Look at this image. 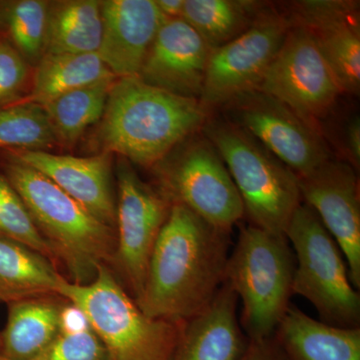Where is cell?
Here are the masks:
<instances>
[{
	"label": "cell",
	"mask_w": 360,
	"mask_h": 360,
	"mask_svg": "<svg viewBox=\"0 0 360 360\" xmlns=\"http://www.w3.org/2000/svg\"><path fill=\"white\" fill-rule=\"evenodd\" d=\"M231 245V231L172 205L149 259L139 309L177 323L200 314L224 285Z\"/></svg>",
	"instance_id": "cell-1"
},
{
	"label": "cell",
	"mask_w": 360,
	"mask_h": 360,
	"mask_svg": "<svg viewBox=\"0 0 360 360\" xmlns=\"http://www.w3.org/2000/svg\"><path fill=\"white\" fill-rule=\"evenodd\" d=\"M210 110L198 99L175 96L139 77L118 78L111 87L98 129L103 153L153 167L200 131Z\"/></svg>",
	"instance_id": "cell-2"
},
{
	"label": "cell",
	"mask_w": 360,
	"mask_h": 360,
	"mask_svg": "<svg viewBox=\"0 0 360 360\" xmlns=\"http://www.w3.org/2000/svg\"><path fill=\"white\" fill-rule=\"evenodd\" d=\"M4 176L25 203L56 259L65 264L72 283L94 281L99 266L112 259L115 229L27 165L7 160Z\"/></svg>",
	"instance_id": "cell-3"
},
{
	"label": "cell",
	"mask_w": 360,
	"mask_h": 360,
	"mask_svg": "<svg viewBox=\"0 0 360 360\" xmlns=\"http://www.w3.org/2000/svg\"><path fill=\"white\" fill-rule=\"evenodd\" d=\"M56 295L82 310L108 360H172L184 322L144 314L105 264L87 284L61 277Z\"/></svg>",
	"instance_id": "cell-4"
},
{
	"label": "cell",
	"mask_w": 360,
	"mask_h": 360,
	"mask_svg": "<svg viewBox=\"0 0 360 360\" xmlns=\"http://www.w3.org/2000/svg\"><path fill=\"white\" fill-rule=\"evenodd\" d=\"M295 269V252L285 234L252 224L241 226L229 253L224 283L243 304L239 322L248 340L276 335L291 304Z\"/></svg>",
	"instance_id": "cell-5"
},
{
	"label": "cell",
	"mask_w": 360,
	"mask_h": 360,
	"mask_svg": "<svg viewBox=\"0 0 360 360\" xmlns=\"http://www.w3.org/2000/svg\"><path fill=\"white\" fill-rule=\"evenodd\" d=\"M201 132L224 160L250 224L285 234L293 213L302 203L297 175L224 118H208Z\"/></svg>",
	"instance_id": "cell-6"
},
{
	"label": "cell",
	"mask_w": 360,
	"mask_h": 360,
	"mask_svg": "<svg viewBox=\"0 0 360 360\" xmlns=\"http://www.w3.org/2000/svg\"><path fill=\"white\" fill-rule=\"evenodd\" d=\"M296 259L293 295L309 300L321 321L338 328H360V295L333 236L309 205L302 203L285 231Z\"/></svg>",
	"instance_id": "cell-7"
},
{
	"label": "cell",
	"mask_w": 360,
	"mask_h": 360,
	"mask_svg": "<svg viewBox=\"0 0 360 360\" xmlns=\"http://www.w3.org/2000/svg\"><path fill=\"white\" fill-rule=\"evenodd\" d=\"M198 132L153 167L160 193L172 205L184 206L212 226L231 231L245 217V207L219 151Z\"/></svg>",
	"instance_id": "cell-8"
},
{
	"label": "cell",
	"mask_w": 360,
	"mask_h": 360,
	"mask_svg": "<svg viewBox=\"0 0 360 360\" xmlns=\"http://www.w3.org/2000/svg\"><path fill=\"white\" fill-rule=\"evenodd\" d=\"M221 108L224 120L250 134L298 177L333 158L321 131L262 90L239 94Z\"/></svg>",
	"instance_id": "cell-9"
},
{
	"label": "cell",
	"mask_w": 360,
	"mask_h": 360,
	"mask_svg": "<svg viewBox=\"0 0 360 360\" xmlns=\"http://www.w3.org/2000/svg\"><path fill=\"white\" fill-rule=\"evenodd\" d=\"M257 89L278 99L319 131V120L328 116L343 94L311 37L291 25Z\"/></svg>",
	"instance_id": "cell-10"
},
{
	"label": "cell",
	"mask_w": 360,
	"mask_h": 360,
	"mask_svg": "<svg viewBox=\"0 0 360 360\" xmlns=\"http://www.w3.org/2000/svg\"><path fill=\"white\" fill-rule=\"evenodd\" d=\"M116 177L117 232L111 260L137 302L143 291L156 239L172 205L160 191L144 182L125 158L118 162Z\"/></svg>",
	"instance_id": "cell-11"
},
{
	"label": "cell",
	"mask_w": 360,
	"mask_h": 360,
	"mask_svg": "<svg viewBox=\"0 0 360 360\" xmlns=\"http://www.w3.org/2000/svg\"><path fill=\"white\" fill-rule=\"evenodd\" d=\"M290 28L285 14L267 4L246 32L212 49L200 103L207 110L221 108L239 94L257 89Z\"/></svg>",
	"instance_id": "cell-12"
},
{
	"label": "cell",
	"mask_w": 360,
	"mask_h": 360,
	"mask_svg": "<svg viewBox=\"0 0 360 360\" xmlns=\"http://www.w3.org/2000/svg\"><path fill=\"white\" fill-rule=\"evenodd\" d=\"M302 202L309 205L347 262L352 285L360 288V194L356 169L331 158L298 177Z\"/></svg>",
	"instance_id": "cell-13"
},
{
	"label": "cell",
	"mask_w": 360,
	"mask_h": 360,
	"mask_svg": "<svg viewBox=\"0 0 360 360\" xmlns=\"http://www.w3.org/2000/svg\"><path fill=\"white\" fill-rule=\"evenodd\" d=\"M291 25L303 28L319 47L338 78L343 94L360 89L359 2L302 0L284 13Z\"/></svg>",
	"instance_id": "cell-14"
},
{
	"label": "cell",
	"mask_w": 360,
	"mask_h": 360,
	"mask_svg": "<svg viewBox=\"0 0 360 360\" xmlns=\"http://www.w3.org/2000/svg\"><path fill=\"white\" fill-rule=\"evenodd\" d=\"M210 52L184 18H165L137 77L175 96L200 101Z\"/></svg>",
	"instance_id": "cell-15"
},
{
	"label": "cell",
	"mask_w": 360,
	"mask_h": 360,
	"mask_svg": "<svg viewBox=\"0 0 360 360\" xmlns=\"http://www.w3.org/2000/svg\"><path fill=\"white\" fill-rule=\"evenodd\" d=\"M4 153L7 160L22 163L44 174L94 217L115 229L116 202L111 186L110 153L77 158L45 150Z\"/></svg>",
	"instance_id": "cell-16"
},
{
	"label": "cell",
	"mask_w": 360,
	"mask_h": 360,
	"mask_svg": "<svg viewBox=\"0 0 360 360\" xmlns=\"http://www.w3.org/2000/svg\"><path fill=\"white\" fill-rule=\"evenodd\" d=\"M103 35L98 56L116 78L139 77L165 20L155 0L101 1Z\"/></svg>",
	"instance_id": "cell-17"
},
{
	"label": "cell",
	"mask_w": 360,
	"mask_h": 360,
	"mask_svg": "<svg viewBox=\"0 0 360 360\" xmlns=\"http://www.w3.org/2000/svg\"><path fill=\"white\" fill-rule=\"evenodd\" d=\"M238 297L226 283L200 314L182 324L172 360H239L250 340L238 316Z\"/></svg>",
	"instance_id": "cell-18"
},
{
	"label": "cell",
	"mask_w": 360,
	"mask_h": 360,
	"mask_svg": "<svg viewBox=\"0 0 360 360\" xmlns=\"http://www.w3.org/2000/svg\"><path fill=\"white\" fill-rule=\"evenodd\" d=\"M291 360H360V328H338L291 304L276 331Z\"/></svg>",
	"instance_id": "cell-19"
},
{
	"label": "cell",
	"mask_w": 360,
	"mask_h": 360,
	"mask_svg": "<svg viewBox=\"0 0 360 360\" xmlns=\"http://www.w3.org/2000/svg\"><path fill=\"white\" fill-rule=\"evenodd\" d=\"M65 304L53 295L7 304L6 328L0 333V357L32 360L39 356L58 335Z\"/></svg>",
	"instance_id": "cell-20"
},
{
	"label": "cell",
	"mask_w": 360,
	"mask_h": 360,
	"mask_svg": "<svg viewBox=\"0 0 360 360\" xmlns=\"http://www.w3.org/2000/svg\"><path fill=\"white\" fill-rule=\"evenodd\" d=\"M61 277L49 257L0 234V303L58 295Z\"/></svg>",
	"instance_id": "cell-21"
},
{
	"label": "cell",
	"mask_w": 360,
	"mask_h": 360,
	"mask_svg": "<svg viewBox=\"0 0 360 360\" xmlns=\"http://www.w3.org/2000/svg\"><path fill=\"white\" fill-rule=\"evenodd\" d=\"M101 35V1L65 0L49 2L44 54L97 52Z\"/></svg>",
	"instance_id": "cell-22"
},
{
	"label": "cell",
	"mask_w": 360,
	"mask_h": 360,
	"mask_svg": "<svg viewBox=\"0 0 360 360\" xmlns=\"http://www.w3.org/2000/svg\"><path fill=\"white\" fill-rule=\"evenodd\" d=\"M115 78L97 52L44 54L37 63L32 94L25 101L44 105L68 92Z\"/></svg>",
	"instance_id": "cell-23"
},
{
	"label": "cell",
	"mask_w": 360,
	"mask_h": 360,
	"mask_svg": "<svg viewBox=\"0 0 360 360\" xmlns=\"http://www.w3.org/2000/svg\"><path fill=\"white\" fill-rule=\"evenodd\" d=\"M266 6L255 0H184L181 18L212 51L246 32Z\"/></svg>",
	"instance_id": "cell-24"
},
{
	"label": "cell",
	"mask_w": 360,
	"mask_h": 360,
	"mask_svg": "<svg viewBox=\"0 0 360 360\" xmlns=\"http://www.w3.org/2000/svg\"><path fill=\"white\" fill-rule=\"evenodd\" d=\"M115 80H104L73 90L42 105L58 141L75 143L90 125L103 118Z\"/></svg>",
	"instance_id": "cell-25"
},
{
	"label": "cell",
	"mask_w": 360,
	"mask_h": 360,
	"mask_svg": "<svg viewBox=\"0 0 360 360\" xmlns=\"http://www.w3.org/2000/svg\"><path fill=\"white\" fill-rule=\"evenodd\" d=\"M49 2L41 0L0 1V39L25 59L39 63L44 54Z\"/></svg>",
	"instance_id": "cell-26"
},
{
	"label": "cell",
	"mask_w": 360,
	"mask_h": 360,
	"mask_svg": "<svg viewBox=\"0 0 360 360\" xmlns=\"http://www.w3.org/2000/svg\"><path fill=\"white\" fill-rule=\"evenodd\" d=\"M58 141L44 106L16 101L0 108V153L40 150Z\"/></svg>",
	"instance_id": "cell-27"
},
{
	"label": "cell",
	"mask_w": 360,
	"mask_h": 360,
	"mask_svg": "<svg viewBox=\"0 0 360 360\" xmlns=\"http://www.w3.org/2000/svg\"><path fill=\"white\" fill-rule=\"evenodd\" d=\"M32 360H108L105 348L94 329L59 331L56 340Z\"/></svg>",
	"instance_id": "cell-28"
},
{
	"label": "cell",
	"mask_w": 360,
	"mask_h": 360,
	"mask_svg": "<svg viewBox=\"0 0 360 360\" xmlns=\"http://www.w3.org/2000/svg\"><path fill=\"white\" fill-rule=\"evenodd\" d=\"M27 65L14 47L0 39V108L15 103L27 79Z\"/></svg>",
	"instance_id": "cell-29"
},
{
	"label": "cell",
	"mask_w": 360,
	"mask_h": 360,
	"mask_svg": "<svg viewBox=\"0 0 360 360\" xmlns=\"http://www.w3.org/2000/svg\"><path fill=\"white\" fill-rule=\"evenodd\" d=\"M239 360H291L276 336L262 340H250V345Z\"/></svg>",
	"instance_id": "cell-30"
},
{
	"label": "cell",
	"mask_w": 360,
	"mask_h": 360,
	"mask_svg": "<svg viewBox=\"0 0 360 360\" xmlns=\"http://www.w3.org/2000/svg\"><path fill=\"white\" fill-rule=\"evenodd\" d=\"M345 148L349 155L350 162L356 169L360 163V120L359 116H354L348 122L345 132Z\"/></svg>",
	"instance_id": "cell-31"
},
{
	"label": "cell",
	"mask_w": 360,
	"mask_h": 360,
	"mask_svg": "<svg viewBox=\"0 0 360 360\" xmlns=\"http://www.w3.org/2000/svg\"><path fill=\"white\" fill-rule=\"evenodd\" d=\"M165 18H180L184 13V0H155Z\"/></svg>",
	"instance_id": "cell-32"
},
{
	"label": "cell",
	"mask_w": 360,
	"mask_h": 360,
	"mask_svg": "<svg viewBox=\"0 0 360 360\" xmlns=\"http://www.w3.org/2000/svg\"><path fill=\"white\" fill-rule=\"evenodd\" d=\"M4 175L0 174V213H1L2 207V182H4Z\"/></svg>",
	"instance_id": "cell-33"
},
{
	"label": "cell",
	"mask_w": 360,
	"mask_h": 360,
	"mask_svg": "<svg viewBox=\"0 0 360 360\" xmlns=\"http://www.w3.org/2000/svg\"><path fill=\"white\" fill-rule=\"evenodd\" d=\"M0 360H6V359H1V357H0Z\"/></svg>",
	"instance_id": "cell-34"
}]
</instances>
